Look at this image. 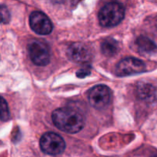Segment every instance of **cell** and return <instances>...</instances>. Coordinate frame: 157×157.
I'll use <instances>...</instances> for the list:
<instances>
[{"mask_svg": "<svg viewBox=\"0 0 157 157\" xmlns=\"http://www.w3.org/2000/svg\"><path fill=\"white\" fill-rule=\"evenodd\" d=\"M52 121L60 130L69 133H76L82 130L85 120L78 110L69 107H63L52 113Z\"/></svg>", "mask_w": 157, "mask_h": 157, "instance_id": "cell-1", "label": "cell"}, {"mask_svg": "<svg viewBox=\"0 0 157 157\" xmlns=\"http://www.w3.org/2000/svg\"><path fill=\"white\" fill-rule=\"evenodd\" d=\"M125 10L122 4L111 2L104 6L99 13V21L104 27H113L120 24L123 19Z\"/></svg>", "mask_w": 157, "mask_h": 157, "instance_id": "cell-2", "label": "cell"}, {"mask_svg": "<svg viewBox=\"0 0 157 157\" xmlns=\"http://www.w3.org/2000/svg\"><path fill=\"white\" fill-rule=\"evenodd\" d=\"M29 57L33 63L39 66H45L50 61V51L45 42L33 39L28 45Z\"/></svg>", "mask_w": 157, "mask_h": 157, "instance_id": "cell-3", "label": "cell"}, {"mask_svg": "<svg viewBox=\"0 0 157 157\" xmlns=\"http://www.w3.org/2000/svg\"><path fill=\"white\" fill-rule=\"evenodd\" d=\"M40 147L43 152L51 155H57L63 152L66 143L63 139L55 132H46L40 139Z\"/></svg>", "mask_w": 157, "mask_h": 157, "instance_id": "cell-4", "label": "cell"}, {"mask_svg": "<svg viewBox=\"0 0 157 157\" xmlns=\"http://www.w3.org/2000/svg\"><path fill=\"white\" fill-rule=\"evenodd\" d=\"M111 93L109 87L104 85H97L93 87L89 93L90 105L97 109H102L109 105Z\"/></svg>", "mask_w": 157, "mask_h": 157, "instance_id": "cell-5", "label": "cell"}, {"mask_svg": "<svg viewBox=\"0 0 157 157\" xmlns=\"http://www.w3.org/2000/svg\"><path fill=\"white\" fill-rule=\"evenodd\" d=\"M144 70L145 64L141 60L129 57L118 63L116 67V74L118 76H127L140 73Z\"/></svg>", "mask_w": 157, "mask_h": 157, "instance_id": "cell-6", "label": "cell"}, {"mask_svg": "<svg viewBox=\"0 0 157 157\" xmlns=\"http://www.w3.org/2000/svg\"><path fill=\"white\" fill-rule=\"evenodd\" d=\"M29 25L32 29L39 35H48L52 31V24L46 14L36 11L29 16Z\"/></svg>", "mask_w": 157, "mask_h": 157, "instance_id": "cell-7", "label": "cell"}, {"mask_svg": "<svg viewBox=\"0 0 157 157\" xmlns=\"http://www.w3.org/2000/svg\"><path fill=\"white\" fill-rule=\"evenodd\" d=\"M67 56L71 61L77 63H86L91 59V49L81 43H72L67 49Z\"/></svg>", "mask_w": 157, "mask_h": 157, "instance_id": "cell-8", "label": "cell"}, {"mask_svg": "<svg viewBox=\"0 0 157 157\" xmlns=\"http://www.w3.org/2000/svg\"><path fill=\"white\" fill-rule=\"evenodd\" d=\"M101 50L106 56H113L120 50V45L118 42L112 38L104 39L101 43Z\"/></svg>", "mask_w": 157, "mask_h": 157, "instance_id": "cell-9", "label": "cell"}, {"mask_svg": "<svg viewBox=\"0 0 157 157\" xmlns=\"http://www.w3.org/2000/svg\"><path fill=\"white\" fill-rule=\"evenodd\" d=\"M136 45L140 52L142 53H153L157 50V46L149 38L140 36L137 39Z\"/></svg>", "mask_w": 157, "mask_h": 157, "instance_id": "cell-10", "label": "cell"}, {"mask_svg": "<svg viewBox=\"0 0 157 157\" xmlns=\"http://www.w3.org/2000/svg\"><path fill=\"white\" fill-rule=\"evenodd\" d=\"M10 119V110L5 99L0 96V120L6 121Z\"/></svg>", "mask_w": 157, "mask_h": 157, "instance_id": "cell-11", "label": "cell"}, {"mask_svg": "<svg viewBox=\"0 0 157 157\" xmlns=\"http://www.w3.org/2000/svg\"><path fill=\"white\" fill-rule=\"evenodd\" d=\"M10 20V13L6 6L0 5V23H8Z\"/></svg>", "mask_w": 157, "mask_h": 157, "instance_id": "cell-12", "label": "cell"}, {"mask_svg": "<svg viewBox=\"0 0 157 157\" xmlns=\"http://www.w3.org/2000/svg\"><path fill=\"white\" fill-rule=\"evenodd\" d=\"M91 71H90V68H83V69H80L77 72L76 75L79 78H84V77L87 76L88 75H90Z\"/></svg>", "mask_w": 157, "mask_h": 157, "instance_id": "cell-13", "label": "cell"}, {"mask_svg": "<svg viewBox=\"0 0 157 157\" xmlns=\"http://www.w3.org/2000/svg\"><path fill=\"white\" fill-rule=\"evenodd\" d=\"M52 1H54V2H59L61 0H52Z\"/></svg>", "mask_w": 157, "mask_h": 157, "instance_id": "cell-14", "label": "cell"}, {"mask_svg": "<svg viewBox=\"0 0 157 157\" xmlns=\"http://www.w3.org/2000/svg\"><path fill=\"white\" fill-rule=\"evenodd\" d=\"M151 157H157V155H152Z\"/></svg>", "mask_w": 157, "mask_h": 157, "instance_id": "cell-15", "label": "cell"}]
</instances>
